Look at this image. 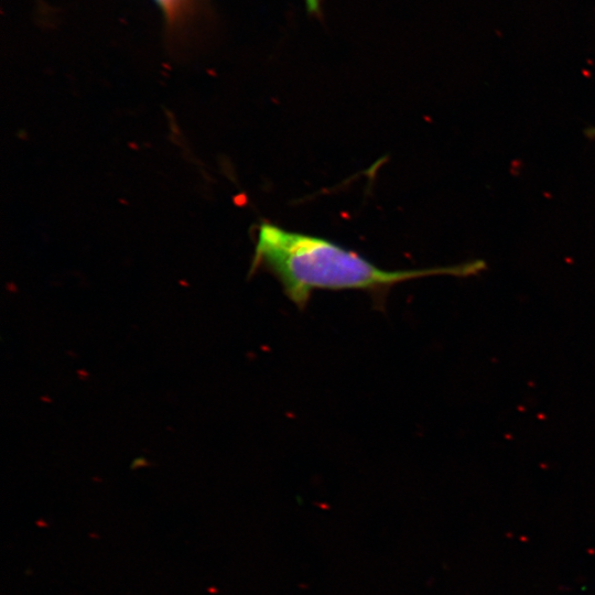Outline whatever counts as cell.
I'll return each instance as SVG.
<instances>
[{
	"mask_svg": "<svg viewBox=\"0 0 595 595\" xmlns=\"http://www.w3.org/2000/svg\"><path fill=\"white\" fill-rule=\"evenodd\" d=\"M485 267L484 261L474 260L446 267L385 270L328 239L263 221L257 228L250 270L263 268L271 272L288 299L303 309L316 290H361L381 295L405 281L440 274L466 277Z\"/></svg>",
	"mask_w": 595,
	"mask_h": 595,
	"instance_id": "obj_1",
	"label": "cell"
},
{
	"mask_svg": "<svg viewBox=\"0 0 595 595\" xmlns=\"http://www.w3.org/2000/svg\"><path fill=\"white\" fill-rule=\"evenodd\" d=\"M169 15L174 14L180 0H156Z\"/></svg>",
	"mask_w": 595,
	"mask_h": 595,
	"instance_id": "obj_2",
	"label": "cell"
},
{
	"mask_svg": "<svg viewBox=\"0 0 595 595\" xmlns=\"http://www.w3.org/2000/svg\"><path fill=\"white\" fill-rule=\"evenodd\" d=\"M586 136L589 138H595V128H588L585 131Z\"/></svg>",
	"mask_w": 595,
	"mask_h": 595,
	"instance_id": "obj_3",
	"label": "cell"
}]
</instances>
